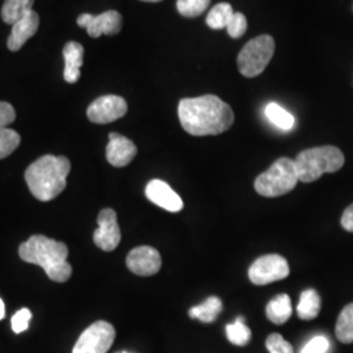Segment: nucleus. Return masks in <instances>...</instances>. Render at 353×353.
Masks as SVG:
<instances>
[{
	"mask_svg": "<svg viewBox=\"0 0 353 353\" xmlns=\"http://www.w3.org/2000/svg\"><path fill=\"white\" fill-rule=\"evenodd\" d=\"M4 316H6V306H4L3 300L0 299V321L4 318Z\"/></svg>",
	"mask_w": 353,
	"mask_h": 353,
	"instance_id": "473e14b6",
	"label": "nucleus"
},
{
	"mask_svg": "<svg viewBox=\"0 0 353 353\" xmlns=\"http://www.w3.org/2000/svg\"><path fill=\"white\" fill-rule=\"evenodd\" d=\"M296 163L290 157H281L271 165L265 173L256 176L255 191L265 198H276L290 192L299 182Z\"/></svg>",
	"mask_w": 353,
	"mask_h": 353,
	"instance_id": "39448f33",
	"label": "nucleus"
},
{
	"mask_svg": "<svg viewBox=\"0 0 353 353\" xmlns=\"http://www.w3.org/2000/svg\"><path fill=\"white\" fill-rule=\"evenodd\" d=\"M39 26V17L37 12L30 11L23 16L19 21L12 26V32L8 37L7 46L11 51H19L26 43L29 38L33 37L37 33Z\"/></svg>",
	"mask_w": 353,
	"mask_h": 353,
	"instance_id": "2eb2a0df",
	"label": "nucleus"
},
{
	"mask_svg": "<svg viewBox=\"0 0 353 353\" xmlns=\"http://www.w3.org/2000/svg\"><path fill=\"white\" fill-rule=\"evenodd\" d=\"M248 30V20L243 13L234 12L227 26L228 34L234 39L241 38Z\"/></svg>",
	"mask_w": 353,
	"mask_h": 353,
	"instance_id": "bb28decb",
	"label": "nucleus"
},
{
	"mask_svg": "<svg viewBox=\"0 0 353 353\" xmlns=\"http://www.w3.org/2000/svg\"><path fill=\"white\" fill-rule=\"evenodd\" d=\"M321 297L314 290H303L297 305V316L303 321H312L321 312Z\"/></svg>",
	"mask_w": 353,
	"mask_h": 353,
	"instance_id": "6ab92c4d",
	"label": "nucleus"
},
{
	"mask_svg": "<svg viewBox=\"0 0 353 353\" xmlns=\"http://www.w3.org/2000/svg\"><path fill=\"white\" fill-rule=\"evenodd\" d=\"M178 117L183 130L192 137L219 135L234 123L232 108L214 94L181 100Z\"/></svg>",
	"mask_w": 353,
	"mask_h": 353,
	"instance_id": "f257e3e1",
	"label": "nucleus"
},
{
	"mask_svg": "<svg viewBox=\"0 0 353 353\" xmlns=\"http://www.w3.org/2000/svg\"><path fill=\"white\" fill-rule=\"evenodd\" d=\"M335 334L341 343L344 344L353 343V303L347 305L341 310V316L336 322Z\"/></svg>",
	"mask_w": 353,
	"mask_h": 353,
	"instance_id": "5701e85b",
	"label": "nucleus"
},
{
	"mask_svg": "<svg viewBox=\"0 0 353 353\" xmlns=\"http://www.w3.org/2000/svg\"><path fill=\"white\" fill-rule=\"evenodd\" d=\"M137 153L138 148L134 141L117 132L109 135V144L106 147V159L109 164L115 168H123L135 159Z\"/></svg>",
	"mask_w": 353,
	"mask_h": 353,
	"instance_id": "4468645a",
	"label": "nucleus"
},
{
	"mask_svg": "<svg viewBox=\"0 0 353 353\" xmlns=\"http://www.w3.org/2000/svg\"><path fill=\"white\" fill-rule=\"evenodd\" d=\"M275 54V39L262 34L249 41L240 51L237 64L241 75L256 77L265 70Z\"/></svg>",
	"mask_w": 353,
	"mask_h": 353,
	"instance_id": "423d86ee",
	"label": "nucleus"
},
{
	"mask_svg": "<svg viewBox=\"0 0 353 353\" xmlns=\"http://www.w3.org/2000/svg\"><path fill=\"white\" fill-rule=\"evenodd\" d=\"M341 227L353 233V204H351L341 216Z\"/></svg>",
	"mask_w": 353,
	"mask_h": 353,
	"instance_id": "2f4dec72",
	"label": "nucleus"
},
{
	"mask_svg": "<svg viewBox=\"0 0 353 353\" xmlns=\"http://www.w3.org/2000/svg\"><path fill=\"white\" fill-rule=\"evenodd\" d=\"M16 119V112L8 102L0 101V128L11 125Z\"/></svg>",
	"mask_w": 353,
	"mask_h": 353,
	"instance_id": "7c9ffc66",
	"label": "nucleus"
},
{
	"mask_svg": "<svg viewBox=\"0 0 353 353\" xmlns=\"http://www.w3.org/2000/svg\"><path fill=\"white\" fill-rule=\"evenodd\" d=\"M299 179L310 183L325 173H335L344 165L343 152L334 145H323L300 152L294 160Z\"/></svg>",
	"mask_w": 353,
	"mask_h": 353,
	"instance_id": "20e7f679",
	"label": "nucleus"
},
{
	"mask_svg": "<svg viewBox=\"0 0 353 353\" xmlns=\"http://www.w3.org/2000/svg\"><path fill=\"white\" fill-rule=\"evenodd\" d=\"M330 348V341L326 336H316L303 348L301 353H326Z\"/></svg>",
	"mask_w": 353,
	"mask_h": 353,
	"instance_id": "c756f323",
	"label": "nucleus"
},
{
	"mask_svg": "<svg viewBox=\"0 0 353 353\" xmlns=\"http://www.w3.org/2000/svg\"><path fill=\"white\" fill-rule=\"evenodd\" d=\"M223 312V303L219 297L211 296L204 303L194 306L189 310L190 318L198 319L203 323H212Z\"/></svg>",
	"mask_w": 353,
	"mask_h": 353,
	"instance_id": "a211bd4d",
	"label": "nucleus"
},
{
	"mask_svg": "<svg viewBox=\"0 0 353 353\" xmlns=\"http://www.w3.org/2000/svg\"><path fill=\"white\" fill-rule=\"evenodd\" d=\"M70 170L67 157L45 154L26 169V185L36 199L49 202L63 192Z\"/></svg>",
	"mask_w": 353,
	"mask_h": 353,
	"instance_id": "7ed1b4c3",
	"label": "nucleus"
},
{
	"mask_svg": "<svg viewBox=\"0 0 353 353\" xmlns=\"http://www.w3.org/2000/svg\"><path fill=\"white\" fill-rule=\"evenodd\" d=\"M99 228L94 230L93 241L96 246L106 252H113L122 239L121 228L117 221V214L112 208L102 210L97 217Z\"/></svg>",
	"mask_w": 353,
	"mask_h": 353,
	"instance_id": "9b49d317",
	"label": "nucleus"
},
{
	"mask_svg": "<svg viewBox=\"0 0 353 353\" xmlns=\"http://www.w3.org/2000/svg\"><path fill=\"white\" fill-rule=\"evenodd\" d=\"M21 138L12 128H0V160L8 157L20 145Z\"/></svg>",
	"mask_w": 353,
	"mask_h": 353,
	"instance_id": "a878e982",
	"label": "nucleus"
},
{
	"mask_svg": "<svg viewBox=\"0 0 353 353\" xmlns=\"http://www.w3.org/2000/svg\"><path fill=\"white\" fill-rule=\"evenodd\" d=\"M265 114L267 119L280 130L290 131L296 125L294 117L276 102H270L265 106Z\"/></svg>",
	"mask_w": 353,
	"mask_h": 353,
	"instance_id": "412c9836",
	"label": "nucleus"
},
{
	"mask_svg": "<svg viewBox=\"0 0 353 353\" xmlns=\"http://www.w3.org/2000/svg\"><path fill=\"white\" fill-rule=\"evenodd\" d=\"M210 4L211 0H176V10L183 17L194 19L205 12Z\"/></svg>",
	"mask_w": 353,
	"mask_h": 353,
	"instance_id": "393cba45",
	"label": "nucleus"
},
{
	"mask_svg": "<svg viewBox=\"0 0 353 353\" xmlns=\"http://www.w3.org/2000/svg\"><path fill=\"white\" fill-rule=\"evenodd\" d=\"M227 338L234 345L245 347L252 341V331L245 325V318L239 316L234 323L227 326Z\"/></svg>",
	"mask_w": 353,
	"mask_h": 353,
	"instance_id": "b1692460",
	"label": "nucleus"
},
{
	"mask_svg": "<svg viewBox=\"0 0 353 353\" xmlns=\"http://www.w3.org/2000/svg\"><path fill=\"white\" fill-rule=\"evenodd\" d=\"M115 341V328L106 321L90 325L76 341L72 353H106Z\"/></svg>",
	"mask_w": 353,
	"mask_h": 353,
	"instance_id": "0eeeda50",
	"label": "nucleus"
},
{
	"mask_svg": "<svg viewBox=\"0 0 353 353\" xmlns=\"http://www.w3.org/2000/svg\"><path fill=\"white\" fill-rule=\"evenodd\" d=\"M265 347L270 353H294L292 344L280 334H271L265 341Z\"/></svg>",
	"mask_w": 353,
	"mask_h": 353,
	"instance_id": "cd10ccee",
	"label": "nucleus"
},
{
	"mask_svg": "<svg viewBox=\"0 0 353 353\" xmlns=\"http://www.w3.org/2000/svg\"><path fill=\"white\" fill-rule=\"evenodd\" d=\"M234 14L233 7L229 3H219L211 8L207 16V26L214 30L227 29L229 21Z\"/></svg>",
	"mask_w": 353,
	"mask_h": 353,
	"instance_id": "4be33fe9",
	"label": "nucleus"
},
{
	"mask_svg": "<svg viewBox=\"0 0 353 353\" xmlns=\"http://www.w3.org/2000/svg\"><path fill=\"white\" fill-rule=\"evenodd\" d=\"M64 80L75 84L81 76V67L84 63V48L75 41L68 42L63 49Z\"/></svg>",
	"mask_w": 353,
	"mask_h": 353,
	"instance_id": "dca6fc26",
	"label": "nucleus"
},
{
	"mask_svg": "<svg viewBox=\"0 0 353 353\" xmlns=\"http://www.w3.org/2000/svg\"><path fill=\"white\" fill-rule=\"evenodd\" d=\"M141 1H148V3H159V1H163V0H141Z\"/></svg>",
	"mask_w": 353,
	"mask_h": 353,
	"instance_id": "72a5a7b5",
	"label": "nucleus"
},
{
	"mask_svg": "<svg viewBox=\"0 0 353 353\" xmlns=\"http://www.w3.org/2000/svg\"><path fill=\"white\" fill-rule=\"evenodd\" d=\"M32 319V312L29 309H21L12 316V330L16 334H21L29 327V321Z\"/></svg>",
	"mask_w": 353,
	"mask_h": 353,
	"instance_id": "c85d7f7f",
	"label": "nucleus"
},
{
	"mask_svg": "<svg viewBox=\"0 0 353 353\" xmlns=\"http://www.w3.org/2000/svg\"><path fill=\"white\" fill-rule=\"evenodd\" d=\"M34 0H4L1 7V19L6 24L13 26L26 13L33 11Z\"/></svg>",
	"mask_w": 353,
	"mask_h": 353,
	"instance_id": "aec40b11",
	"label": "nucleus"
},
{
	"mask_svg": "<svg viewBox=\"0 0 353 353\" xmlns=\"http://www.w3.org/2000/svg\"><path fill=\"white\" fill-rule=\"evenodd\" d=\"M19 255L26 263L42 267L55 283H64L72 275V267L67 262L68 248L63 242L34 234L20 245Z\"/></svg>",
	"mask_w": 353,
	"mask_h": 353,
	"instance_id": "f03ea898",
	"label": "nucleus"
},
{
	"mask_svg": "<svg viewBox=\"0 0 353 353\" xmlns=\"http://www.w3.org/2000/svg\"><path fill=\"white\" fill-rule=\"evenodd\" d=\"M161 255L154 248L139 246L128 252L126 265L138 276H153L161 268Z\"/></svg>",
	"mask_w": 353,
	"mask_h": 353,
	"instance_id": "f8f14e48",
	"label": "nucleus"
},
{
	"mask_svg": "<svg viewBox=\"0 0 353 353\" xmlns=\"http://www.w3.org/2000/svg\"><path fill=\"white\" fill-rule=\"evenodd\" d=\"M290 275V265L278 254H268L258 258L249 268V279L255 285H267L284 280Z\"/></svg>",
	"mask_w": 353,
	"mask_h": 353,
	"instance_id": "6e6552de",
	"label": "nucleus"
},
{
	"mask_svg": "<svg viewBox=\"0 0 353 353\" xmlns=\"http://www.w3.org/2000/svg\"><path fill=\"white\" fill-rule=\"evenodd\" d=\"M145 196L153 204L169 212H179L183 208L181 196L161 179H152L145 188Z\"/></svg>",
	"mask_w": 353,
	"mask_h": 353,
	"instance_id": "ddd939ff",
	"label": "nucleus"
},
{
	"mask_svg": "<svg viewBox=\"0 0 353 353\" xmlns=\"http://www.w3.org/2000/svg\"><path fill=\"white\" fill-rule=\"evenodd\" d=\"M127 109L128 106L123 97L106 94L99 97L89 105L87 115L90 122L97 125H106L125 117Z\"/></svg>",
	"mask_w": 353,
	"mask_h": 353,
	"instance_id": "1a4fd4ad",
	"label": "nucleus"
},
{
	"mask_svg": "<svg viewBox=\"0 0 353 353\" xmlns=\"http://www.w3.org/2000/svg\"><path fill=\"white\" fill-rule=\"evenodd\" d=\"M121 353H127V352H121Z\"/></svg>",
	"mask_w": 353,
	"mask_h": 353,
	"instance_id": "f704fd0d",
	"label": "nucleus"
},
{
	"mask_svg": "<svg viewBox=\"0 0 353 353\" xmlns=\"http://www.w3.org/2000/svg\"><path fill=\"white\" fill-rule=\"evenodd\" d=\"M293 313L292 301L288 294H279L274 300H271L265 307V316L275 323V325H284Z\"/></svg>",
	"mask_w": 353,
	"mask_h": 353,
	"instance_id": "f3484780",
	"label": "nucleus"
},
{
	"mask_svg": "<svg viewBox=\"0 0 353 353\" xmlns=\"http://www.w3.org/2000/svg\"><path fill=\"white\" fill-rule=\"evenodd\" d=\"M123 24L122 14L117 11H106L101 14L83 13L77 17V26L85 28L89 36L99 38L105 36H115L121 32Z\"/></svg>",
	"mask_w": 353,
	"mask_h": 353,
	"instance_id": "9d476101",
	"label": "nucleus"
}]
</instances>
